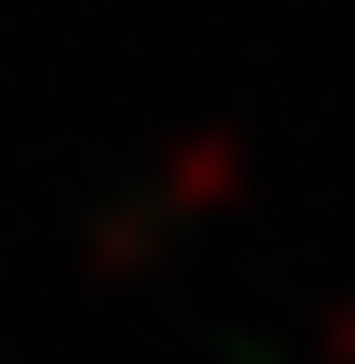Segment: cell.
<instances>
[{
	"label": "cell",
	"instance_id": "obj_3",
	"mask_svg": "<svg viewBox=\"0 0 355 364\" xmlns=\"http://www.w3.org/2000/svg\"><path fill=\"white\" fill-rule=\"evenodd\" d=\"M317 336H327V355H346V364H355V297H337V307L317 316Z\"/></svg>",
	"mask_w": 355,
	"mask_h": 364
},
{
	"label": "cell",
	"instance_id": "obj_2",
	"mask_svg": "<svg viewBox=\"0 0 355 364\" xmlns=\"http://www.w3.org/2000/svg\"><path fill=\"white\" fill-rule=\"evenodd\" d=\"M154 192H125V201H106L96 211V269H115V259H144L154 250Z\"/></svg>",
	"mask_w": 355,
	"mask_h": 364
},
{
	"label": "cell",
	"instance_id": "obj_1",
	"mask_svg": "<svg viewBox=\"0 0 355 364\" xmlns=\"http://www.w3.org/2000/svg\"><path fill=\"white\" fill-rule=\"evenodd\" d=\"M240 192V134L231 125H183L164 144V182H154V211H202V201Z\"/></svg>",
	"mask_w": 355,
	"mask_h": 364
}]
</instances>
